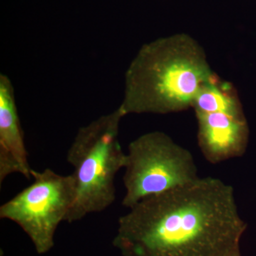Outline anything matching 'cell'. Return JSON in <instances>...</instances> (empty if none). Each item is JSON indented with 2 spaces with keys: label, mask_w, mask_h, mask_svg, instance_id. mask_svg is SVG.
Instances as JSON below:
<instances>
[{
  "label": "cell",
  "mask_w": 256,
  "mask_h": 256,
  "mask_svg": "<svg viewBox=\"0 0 256 256\" xmlns=\"http://www.w3.org/2000/svg\"><path fill=\"white\" fill-rule=\"evenodd\" d=\"M129 210L119 218L112 242L122 256H224L240 246L247 228L234 188L212 176Z\"/></svg>",
  "instance_id": "cell-1"
},
{
  "label": "cell",
  "mask_w": 256,
  "mask_h": 256,
  "mask_svg": "<svg viewBox=\"0 0 256 256\" xmlns=\"http://www.w3.org/2000/svg\"><path fill=\"white\" fill-rule=\"evenodd\" d=\"M201 45L176 34L146 44L128 68L119 108L128 114H169L192 108L213 75Z\"/></svg>",
  "instance_id": "cell-2"
},
{
  "label": "cell",
  "mask_w": 256,
  "mask_h": 256,
  "mask_svg": "<svg viewBox=\"0 0 256 256\" xmlns=\"http://www.w3.org/2000/svg\"><path fill=\"white\" fill-rule=\"evenodd\" d=\"M124 116L118 108L77 132L66 156L74 166L76 186L75 201L66 220L68 223L102 212L116 200L114 178L126 163L118 139Z\"/></svg>",
  "instance_id": "cell-3"
},
{
  "label": "cell",
  "mask_w": 256,
  "mask_h": 256,
  "mask_svg": "<svg viewBox=\"0 0 256 256\" xmlns=\"http://www.w3.org/2000/svg\"><path fill=\"white\" fill-rule=\"evenodd\" d=\"M124 169L122 205L128 208L200 178L192 153L160 131L146 133L130 143Z\"/></svg>",
  "instance_id": "cell-4"
},
{
  "label": "cell",
  "mask_w": 256,
  "mask_h": 256,
  "mask_svg": "<svg viewBox=\"0 0 256 256\" xmlns=\"http://www.w3.org/2000/svg\"><path fill=\"white\" fill-rule=\"evenodd\" d=\"M34 182L0 207V218L18 224L33 242L37 254L54 246V236L66 220L76 195L73 174L64 176L53 170H32Z\"/></svg>",
  "instance_id": "cell-5"
},
{
  "label": "cell",
  "mask_w": 256,
  "mask_h": 256,
  "mask_svg": "<svg viewBox=\"0 0 256 256\" xmlns=\"http://www.w3.org/2000/svg\"><path fill=\"white\" fill-rule=\"evenodd\" d=\"M195 114L198 146L207 161L218 164L245 153L249 128L244 111L220 110Z\"/></svg>",
  "instance_id": "cell-6"
},
{
  "label": "cell",
  "mask_w": 256,
  "mask_h": 256,
  "mask_svg": "<svg viewBox=\"0 0 256 256\" xmlns=\"http://www.w3.org/2000/svg\"><path fill=\"white\" fill-rule=\"evenodd\" d=\"M32 169L20 116L14 89L9 77L0 75V184L12 174L30 180Z\"/></svg>",
  "instance_id": "cell-7"
},
{
  "label": "cell",
  "mask_w": 256,
  "mask_h": 256,
  "mask_svg": "<svg viewBox=\"0 0 256 256\" xmlns=\"http://www.w3.org/2000/svg\"><path fill=\"white\" fill-rule=\"evenodd\" d=\"M192 108L195 114L220 110L244 111L238 92L233 84L220 79L215 73L200 88Z\"/></svg>",
  "instance_id": "cell-8"
},
{
  "label": "cell",
  "mask_w": 256,
  "mask_h": 256,
  "mask_svg": "<svg viewBox=\"0 0 256 256\" xmlns=\"http://www.w3.org/2000/svg\"><path fill=\"white\" fill-rule=\"evenodd\" d=\"M224 256H242L240 252V246L235 248L233 250H230L228 254H226Z\"/></svg>",
  "instance_id": "cell-9"
}]
</instances>
